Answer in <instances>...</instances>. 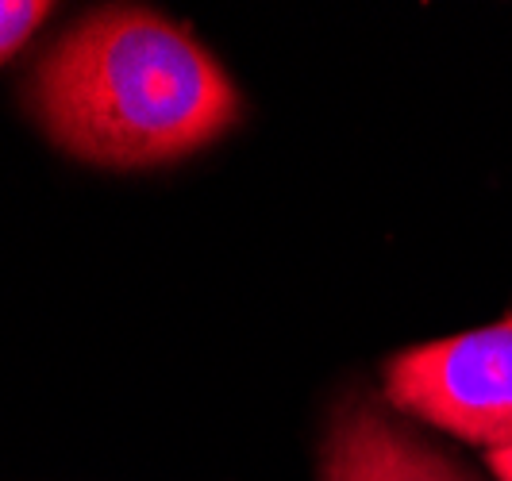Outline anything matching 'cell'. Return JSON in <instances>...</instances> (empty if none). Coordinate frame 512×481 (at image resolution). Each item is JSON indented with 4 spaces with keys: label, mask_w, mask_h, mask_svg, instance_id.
<instances>
[{
    "label": "cell",
    "mask_w": 512,
    "mask_h": 481,
    "mask_svg": "<svg viewBox=\"0 0 512 481\" xmlns=\"http://www.w3.org/2000/svg\"><path fill=\"white\" fill-rule=\"evenodd\" d=\"M324 481H470L447 455L432 451L374 405L335 416L324 443Z\"/></svg>",
    "instance_id": "3"
},
{
    "label": "cell",
    "mask_w": 512,
    "mask_h": 481,
    "mask_svg": "<svg viewBox=\"0 0 512 481\" xmlns=\"http://www.w3.org/2000/svg\"><path fill=\"white\" fill-rule=\"evenodd\" d=\"M51 16V4H31V0H0V62L24 47L35 35V27Z\"/></svg>",
    "instance_id": "4"
},
{
    "label": "cell",
    "mask_w": 512,
    "mask_h": 481,
    "mask_svg": "<svg viewBox=\"0 0 512 481\" xmlns=\"http://www.w3.org/2000/svg\"><path fill=\"white\" fill-rule=\"evenodd\" d=\"M489 470L497 481H512V447L505 451H489Z\"/></svg>",
    "instance_id": "5"
},
{
    "label": "cell",
    "mask_w": 512,
    "mask_h": 481,
    "mask_svg": "<svg viewBox=\"0 0 512 481\" xmlns=\"http://www.w3.org/2000/svg\"><path fill=\"white\" fill-rule=\"evenodd\" d=\"M385 397L466 443L512 447V316L397 355L385 366Z\"/></svg>",
    "instance_id": "2"
},
{
    "label": "cell",
    "mask_w": 512,
    "mask_h": 481,
    "mask_svg": "<svg viewBox=\"0 0 512 481\" xmlns=\"http://www.w3.org/2000/svg\"><path fill=\"white\" fill-rule=\"evenodd\" d=\"M31 108L62 151L108 170L174 162L239 120L224 66L174 20L104 8L35 66Z\"/></svg>",
    "instance_id": "1"
}]
</instances>
